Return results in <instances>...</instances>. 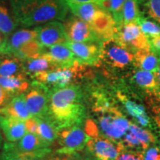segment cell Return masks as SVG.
<instances>
[{
	"instance_id": "obj_21",
	"label": "cell",
	"mask_w": 160,
	"mask_h": 160,
	"mask_svg": "<svg viewBox=\"0 0 160 160\" xmlns=\"http://www.w3.org/2000/svg\"><path fill=\"white\" fill-rule=\"evenodd\" d=\"M37 39V31L36 29H20L13 32L8 38V56L13 57L20 47L28 42Z\"/></svg>"
},
{
	"instance_id": "obj_11",
	"label": "cell",
	"mask_w": 160,
	"mask_h": 160,
	"mask_svg": "<svg viewBox=\"0 0 160 160\" xmlns=\"http://www.w3.org/2000/svg\"><path fill=\"white\" fill-rule=\"evenodd\" d=\"M86 148L93 160H117L120 151L123 149L121 144L116 143L102 134L91 138Z\"/></svg>"
},
{
	"instance_id": "obj_3",
	"label": "cell",
	"mask_w": 160,
	"mask_h": 160,
	"mask_svg": "<svg viewBox=\"0 0 160 160\" xmlns=\"http://www.w3.org/2000/svg\"><path fill=\"white\" fill-rule=\"evenodd\" d=\"M98 124L102 135L118 143L128 131L131 121L114 105L108 111L98 114Z\"/></svg>"
},
{
	"instance_id": "obj_38",
	"label": "cell",
	"mask_w": 160,
	"mask_h": 160,
	"mask_svg": "<svg viewBox=\"0 0 160 160\" xmlns=\"http://www.w3.org/2000/svg\"><path fill=\"white\" fill-rule=\"evenodd\" d=\"M65 2L73 3H94L105 11L109 12V0H65Z\"/></svg>"
},
{
	"instance_id": "obj_33",
	"label": "cell",
	"mask_w": 160,
	"mask_h": 160,
	"mask_svg": "<svg viewBox=\"0 0 160 160\" xmlns=\"http://www.w3.org/2000/svg\"><path fill=\"white\" fill-rule=\"evenodd\" d=\"M126 0H109V13L118 27L123 25V8Z\"/></svg>"
},
{
	"instance_id": "obj_9",
	"label": "cell",
	"mask_w": 160,
	"mask_h": 160,
	"mask_svg": "<svg viewBox=\"0 0 160 160\" xmlns=\"http://www.w3.org/2000/svg\"><path fill=\"white\" fill-rule=\"evenodd\" d=\"M114 38L133 53L139 50L151 49L148 39L136 23H130L118 27L117 35Z\"/></svg>"
},
{
	"instance_id": "obj_26",
	"label": "cell",
	"mask_w": 160,
	"mask_h": 160,
	"mask_svg": "<svg viewBox=\"0 0 160 160\" xmlns=\"http://www.w3.org/2000/svg\"><path fill=\"white\" fill-rule=\"evenodd\" d=\"M45 49L37 39H33L22 45L13 57L19 58L22 61L35 59L41 57L45 52Z\"/></svg>"
},
{
	"instance_id": "obj_43",
	"label": "cell",
	"mask_w": 160,
	"mask_h": 160,
	"mask_svg": "<svg viewBox=\"0 0 160 160\" xmlns=\"http://www.w3.org/2000/svg\"><path fill=\"white\" fill-rule=\"evenodd\" d=\"M8 37L0 31V54L8 56Z\"/></svg>"
},
{
	"instance_id": "obj_40",
	"label": "cell",
	"mask_w": 160,
	"mask_h": 160,
	"mask_svg": "<svg viewBox=\"0 0 160 160\" xmlns=\"http://www.w3.org/2000/svg\"><path fill=\"white\" fill-rule=\"evenodd\" d=\"M13 97L0 85V108L5 107L10 102Z\"/></svg>"
},
{
	"instance_id": "obj_17",
	"label": "cell",
	"mask_w": 160,
	"mask_h": 160,
	"mask_svg": "<svg viewBox=\"0 0 160 160\" xmlns=\"http://www.w3.org/2000/svg\"><path fill=\"white\" fill-rule=\"evenodd\" d=\"M0 128L8 142H16L27 133L25 121L6 116L0 115Z\"/></svg>"
},
{
	"instance_id": "obj_34",
	"label": "cell",
	"mask_w": 160,
	"mask_h": 160,
	"mask_svg": "<svg viewBox=\"0 0 160 160\" xmlns=\"http://www.w3.org/2000/svg\"><path fill=\"white\" fill-rule=\"evenodd\" d=\"M117 160H144V152L123 148Z\"/></svg>"
},
{
	"instance_id": "obj_13",
	"label": "cell",
	"mask_w": 160,
	"mask_h": 160,
	"mask_svg": "<svg viewBox=\"0 0 160 160\" xmlns=\"http://www.w3.org/2000/svg\"><path fill=\"white\" fill-rule=\"evenodd\" d=\"M66 33L70 42H102L90 24L77 17H73L65 25Z\"/></svg>"
},
{
	"instance_id": "obj_18",
	"label": "cell",
	"mask_w": 160,
	"mask_h": 160,
	"mask_svg": "<svg viewBox=\"0 0 160 160\" xmlns=\"http://www.w3.org/2000/svg\"><path fill=\"white\" fill-rule=\"evenodd\" d=\"M0 115L13 117L23 121L33 117L26 105L25 93L14 97L7 105L1 108Z\"/></svg>"
},
{
	"instance_id": "obj_27",
	"label": "cell",
	"mask_w": 160,
	"mask_h": 160,
	"mask_svg": "<svg viewBox=\"0 0 160 160\" xmlns=\"http://www.w3.org/2000/svg\"><path fill=\"white\" fill-rule=\"evenodd\" d=\"M37 119V118H36ZM38 128L37 135L46 144L51 145L59 137V131L49 121L43 119H37Z\"/></svg>"
},
{
	"instance_id": "obj_28",
	"label": "cell",
	"mask_w": 160,
	"mask_h": 160,
	"mask_svg": "<svg viewBox=\"0 0 160 160\" xmlns=\"http://www.w3.org/2000/svg\"><path fill=\"white\" fill-rule=\"evenodd\" d=\"M129 131L137 137L142 144L144 150H147L150 146L157 145V139L151 131L145 128L137 125L136 122L131 121Z\"/></svg>"
},
{
	"instance_id": "obj_51",
	"label": "cell",
	"mask_w": 160,
	"mask_h": 160,
	"mask_svg": "<svg viewBox=\"0 0 160 160\" xmlns=\"http://www.w3.org/2000/svg\"></svg>"
},
{
	"instance_id": "obj_6",
	"label": "cell",
	"mask_w": 160,
	"mask_h": 160,
	"mask_svg": "<svg viewBox=\"0 0 160 160\" xmlns=\"http://www.w3.org/2000/svg\"><path fill=\"white\" fill-rule=\"evenodd\" d=\"M49 93V89L35 80L31 84V87L25 93V97L28 110L32 117L47 120Z\"/></svg>"
},
{
	"instance_id": "obj_2",
	"label": "cell",
	"mask_w": 160,
	"mask_h": 160,
	"mask_svg": "<svg viewBox=\"0 0 160 160\" xmlns=\"http://www.w3.org/2000/svg\"><path fill=\"white\" fill-rule=\"evenodd\" d=\"M68 11L65 0H31L13 10V13L18 25L31 27L64 20Z\"/></svg>"
},
{
	"instance_id": "obj_39",
	"label": "cell",
	"mask_w": 160,
	"mask_h": 160,
	"mask_svg": "<svg viewBox=\"0 0 160 160\" xmlns=\"http://www.w3.org/2000/svg\"><path fill=\"white\" fill-rule=\"evenodd\" d=\"M2 160H33L24 156L17 154L13 152L3 151L2 152Z\"/></svg>"
},
{
	"instance_id": "obj_42",
	"label": "cell",
	"mask_w": 160,
	"mask_h": 160,
	"mask_svg": "<svg viewBox=\"0 0 160 160\" xmlns=\"http://www.w3.org/2000/svg\"><path fill=\"white\" fill-rule=\"evenodd\" d=\"M151 50L154 52L160 59V35L148 39Z\"/></svg>"
},
{
	"instance_id": "obj_1",
	"label": "cell",
	"mask_w": 160,
	"mask_h": 160,
	"mask_svg": "<svg viewBox=\"0 0 160 160\" xmlns=\"http://www.w3.org/2000/svg\"><path fill=\"white\" fill-rule=\"evenodd\" d=\"M86 117L83 95L79 86L69 85L49 93V121L58 131L79 125Z\"/></svg>"
},
{
	"instance_id": "obj_45",
	"label": "cell",
	"mask_w": 160,
	"mask_h": 160,
	"mask_svg": "<svg viewBox=\"0 0 160 160\" xmlns=\"http://www.w3.org/2000/svg\"><path fill=\"white\" fill-rule=\"evenodd\" d=\"M153 112L155 114V122L157 125L160 128V105H157L153 108Z\"/></svg>"
},
{
	"instance_id": "obj_31",
	"label": "cell",
	"mask_w": 160,
	"mask_h": 160,
	"mask_svg": "<svg viewBox=\"0 0 160 160\" xmlns=\"http://www.w3.org/2000/svg\"><path fill=\"white\" fill-rule=\"evenodd\" d=\"M137 25L148 39L160 35V26L154 22L146 19L142 16Z\"/></svg>"
},
{
	"instance_id": "obj_14",
	"label": "cell",
	"mask_w": 160,
	"mask_h": 160,
	"mask_svg": "<svg viewBox=\"0 0 160 160\" xmlns=\"http://www.w3.org/2000/svg\"><path fill=\"white\" fill-rule=\"evenodd\" d=\"M90 25L102 42L114 38L118 31V26L113 17L102 8L98 11Z\"/></svg>"
},
{
	"instance_id": "obj_50",
	"label": "cell",
	"mask_w": 160,
	"mask_h": 160,
	"mask_svg": "<svg viewBox=\"0 0 160 160\" xmlns=\"http://www.w3.org/2000/svg\"><path fill=\"white\" fill-rule=\"evenodd\" d=\"M0 59H1V57H0Z\"/></svg>"
},
{
	"instance_id": "obj_19",
	"label": "cell",
	"mask_w": 160,
	"mask_h": 160,
	"mask_svg": "<svg viewBox=\"0 0 160 160\" xmlns=\"http://www.w3.org/2000/svg\"><path fill=\"white\" fill-rule=\"evenodd\" d=\"M133 81L148 93L160 98L159 85L154 72L137 70L133 75Z\"/></svg>"
},
{
	"instance_id": "obj_46",
	"label": "cell",
	"mask_w": 160,
	"mask_h": 160,
	"mask_svg": "<svg viewBox=\"0 0 160 160\" xmlns=\"http://www.w3.org/2000/svg\"><path fill=\"white\" fill-rule=\"evenodd\" d=\"M155 73V75L156 77H157V79L158 80V82H159V88H160V65L159 67V68H158V70L156 72H154Z\"/></svg>"
},
{
	"instance_id": "obj_47",
	"label": "cell",
	"mask_w": 160,
	"mask_h": 160,
	"mask_svg": "<svg viewBox=\"0 0 160 160\" xmlns=\"http://www.w3.org/2000/svg\"><path fill=\"white\" fill-rule=\"evenodd\" d=\"M3 137H2V133L1 128H0V149L2 148L3 147Z\"/></svg>"
},
{
	"instance_id": "obj_10",
	"label": "cell",
	"mask_w": 160,
	"mask_h": 160,
	"mask_svg": "<svg viewBox=\"0 0 160 160\" xmlns=\"http://www.w3.org/2000/svg\"><path fill=\"white\" fill-rule=\"evenodd\" d=\"M73 52L75 59L81 65H97L102 61V42H75L65 44Z\"/></svg>"
},
{
	"instance_id": "obj_35",
	"label": "cell",
	"mask_w": 160,
	"mask_h": 160,
	"mask_svg": "<svg viewBox=\"0 0 160 160\" xmlns=\"http://www.w3.org/2000/svg\"><path fill=\"white\" fill-rule=\"evenodd\" d=\"M84 159L79 153L65 154L55 151L54 153H50L42 160H83Z\"/></svg>"
},
{
	"instance_id": "obj_25",
	"label": "cell",
	"mask_w": 160,
	"mask_h": 160,
	"mask_svg": "<svg viewBox=\"0 0 160 160\" xmlns=\"http://www.w3.org/2000/svg\"><path fill=\"white\" fill-rule=\"evenodd\" d=\"M23 62L27 74L31 75L32 77L39 72L57 69L51 60L44 53L39 57L28 59Z\"/></svg>"
},
{
	"instance_id": "obj_24",
	"label": "cell",
	"mask_w": 160,
	"mask_h": 160,
	"mask_svg": "<svg viewBox=\"0 0 160 160\" xmlns=\"http://www.w3.org/2000/svg\"><path fill=\"white\" fill-rule=\"evenodd\" d=\"M70 11L76 17L90 24L94 19L98 11L102 8L94 3L66 2Z\"/></svg>"
},
{
	"instance_id": "obj_36",
	"label": "cell",
	"mask_w": 160,
	"mask_h": 160,
	"mask_svg": "<svg viewBox=\"0 0 160 160\" xmlns=\"http://www.w3.org/2000/svg\"><path fill=\"white\" fill-rule=\"evenodd\" d=\"M84 131L90 138H96L101 135L99 126L95 122L94 120L90 118L85 120Z\"/></svg>"
},
{
	"instance_id": "obj_23",
	"label": "cell",
	"mask_w": 160,
	"mask_h": 160,
	"mask_svg": "<svg viewBox=\"0 0 160 160\" xmlns=\"http://www.w3.org/2000/svg\"><path fill=\"white\" fill-rule=\"evenodd\" d=\"M20 75H28L22 60L15 57L0 59V78Z\"/></svg>"
},
{
	"instance_id": "obj_5",
	"label": "cell",
	"mask_w": 160,
	"mask_h": 160,
	"mask_svg": "<svg viewBox=\"0 0 160 160\" xmlns=\"http://www.w3.org/2000/svg\"><path fill=\"white\" fill-rule=\"evenodd\" d=\"M134 55L116 38L102 42V61L113 69L124 70L133 64Z\"/></svg>"
},
{
	"instance_id": "obj_30",
	"label": "cell",
	"mask_w": 160,
	"mask_h": 160,
	"mask_svg": "<svg viewBox=\"0 0 160 160\" xmlns=\"http://www.w3.org/2000/svg\"><path fill=\"white\" fill-rule=\"evenodd\" d=\"M138 0H126L123 8V25L138 23L142 17Z\"/></svg>"
},
{
	"instance_id": "obj_22",
	"label": "cell",
	"mask_w": 160,
	"mask_h": 160,
	"mask_svg": "<svg viewBox=\"0 0 160 160\" xmlns=\"http://www.w3.org/2000/svg\"><path fill=\"white\" fill-rule=\"evenodd\" d=\"M0 85L13 97L26 93L31 87L26 75L0 78Z\"/></svg>"
},
{
	"instance_id": "obj_44",
	"label": "cell",
	"mask_w": 160,
	"mask_h": 160,
	"mask_svg": "<svg viewBox=\"0 0 160 160\" xmlns=\"http://www.w3.org/2000/svg\"><path fill=\"white\" fill-rule=\"evenodd\" d=\"M29 1H31V0H10L13 11L19 8L20 6L25 5V3L28 2Z\"/></svg>"
},
{
	"instance_id": "obj_20",
	"label": "cell",
	"mask_w": 160,
	"mask_h": 160,
	"mask_svg": "<svg viewBox=\"0 0 160 160\" xmlns=\"http://www.w3.org/2000/svg\"><path fill=\"white\" fill-rule=\"evenodd\" d=\"M133 65L143 71L156 72L160 65V59L151 49L139 50L133 53Z\"/></svg>"
},
{
	"instance_id": "obj_48",
	"label": "cell",
	"mask_w": 160,
	"mask_h": 160,
	"mask_svg": "<svg viewBox=\"0 0 160 160\" xmlns=\"http://www.w3.org/2000/svg\"><path fill=\"white\" fill-rule=\"evenodd\" d=\"M0 160H2V152H0Z\"/></svg>"
},
{
	"instance_id": "obj_37",
	"label": "cell",
	"mask_w": 160,
	"mask_h": 160,
	"mask_svg": "<svg viewBox=\"0 0 160 160\" xmlns=\"http://www.w3.org/2000/svg\"><path fill=\"white\" fill-rule=\"evenodd\" d=\"M144 160H160V146H150L144 151Z\"/></svg>"
},
{
	"instance_id": "obj_15",
	"label": "cell",
	"mask_w": 160,
	"mask_h": 160,
	"mask_svg": "<svg viewBox=\"0 0 160 160\" xmlns=\"http://www.w3.org/2000/svg\"><path fill=\"white\" fill-rule=\"evenodd\" d=\"M117 97L122 105L126 113L135 120V122L137 125L147 129H153L154 127L151 118L148 115L145 107L142 104L131 99L127 95L120 91L117 92Z\"/></svg>"
},
{
	"instance_id": "obj_49",
	"label": "cell",
	"mask_w": 160,
	"mask_h": 160,
	"mask_svg": "<svg viewBox=\"0 0 160 160\" xmlns=\"http://www.w3.org/2000/svg\"><path fill=\"white\" fill-rule=\"evenodd\" d=\"M83 160H91V159H83Z\"/></svg>"
},
{
	"instance_id": "obj_41",
	"label": "cell",
	"mask_w": 160,
	"mask_h": 160,
	"mask_svg": "<svg viewBox=\"0 0 160 160\" xmlns=\"http://www.w3.org/2000/svg\"><path fill=\"white\" fill-rule=\"evenodd\" d=\"M26 130L28 133H31L37 134V128H38V122L37 120L34 117H31L29 119H26L25 121Z\"/></svg>"
},
{
	"instance_id": "obj_12",
	"label": "cell",
	"mask_w": 160,
	"mask_h": 160,
	"mask_svg": "<svg viewBox=\"0 0 160 160\" xmlns=\"http://www.w3.org/2000/svg\"><path fill=\"white\" fill-rule=\"evenodd\" d=\"M37 40L45 48L69 42L65 25L59 21H52L36 27Z\"/></svg>"
},
{
	"instance_id": "obj_29",
	"label": "cell",
	"mask_w": 160,
	"mask_h": 160,
	"mask_svg": "<svg viewBox=\"0 0 160 160\" xmlns=\"http://www.w3.org/2000/svg\"><path fill=\"white\" fill-rule=\"evenodd\" d=\"M17 25V20L11 15L8 8L0 5V31L8 37L15 31Z\"/></svg>"
},
{
	"instance_id": "obj_16",
	"label": "cell",
	"mask_w": 160,
	"mask_h": 160,
	"mask_svg": "<svg viewBox=\"0 0 160 160\" xmlns=\"http://www.w3.org/2000/svg\"><path fill=\"white\" fill-rule=\"evenodd\" d=\"M45 54L57 68H69L79 64L71 49L65 44L53 45L45 49Z\"/></svg>"
},
{
	"instance_id": "obj_8",
	"label": "cell",
	"mask_w": 160,
	"mask_h": 160,
	"mask_svg": "<svg viewBox=\"0 0 160 160\" xmlns=\"http://www.w3.org/2000/svg\"><path fill=\"white\" fill-rule=\"evenodd\" d=\"M90 139L91 138L86 134L85 131L79 125L60 130L58 137L60 147L56 151L65 154L79 153L86 147Z\"/></svg>"
},
{
	"instance_id": "obj_7",
	"label": "cell",
	"mask_w": 160,
	"mask_h": 160,
	"mask_svg": "<svg viewBox=\"0 0 160 160\" xmlns=\"http://www.w3.org/2000/svg\"><path fill=\"white\" fill-rule=\"evenodd\" d=\"M82 66L79 64L69 68H57L51 71L39 72L33 76L35 81L42 84L49 91L56 88H61L71 85L81 71Z\"/></svg>"
},
{
	"instance_id": "obj_32",
	"label": "cell",
	"mask_w": 160,
	"mask_h": 160,
	"mask_svg": "<svg viewBox=\"0 0 160 160\" xmlns=\"http://www.w3.org/2000/svg\"><path fill=\"white\" fill-rule=\"evenodd\" d=\"M150 18L160 24V0H138Z\"/></svg>"
},
{
	"instance_id": "obj_4",
	"label": "cell",
	"mask_w": 160,
	"mask_h": 160,
	"mask_svg": "<svg viewBox=\"0 0 160 160\" xmlns=\"http://www.w3.org/2000/svg\"><path fill=\"white\" fill-rule=\"evenodd\" d=\"M2 150L13 152L33 160H42L51 152L50 145L41 138L37 134L28 132L16 142H5Z\"/></svg>"
}]
</instances>
